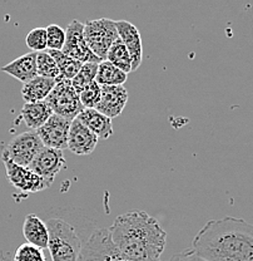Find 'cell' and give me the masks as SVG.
I'll return each mask as SVG.
<instances>
[{
    "mask_svg": "<svg viewBox=\"0 0 253 261\" xmlns=\"http://www.w3.org/2000/svg\"><path fill=\"white\" fill-rule=\"evenodd\" d=\"M192 249L207 261H253V224L232 216L209 220Z\"/></svg>",
    "mask_w": 253,
    "mask_h": 261,
    "instance_id": "6da1fadb",
    "label": "cell"
},
{
    "mask_svg": "<svg viewBox=\"0 0 253 261\" xmlns=\"http://www.w3.org/2000/svg\"><path fill=\"white\" fill-rule=\"evenodd\" d=\"M114 246L130 261H160L167 232L157 219L142 210L121 215L108 228Z\"/></svg>",
    "mask_w": 253,
    "mask_h": 261,
    "instance_id": "7a4b0ae2",
    "label": "cell"
},
{
    "mask_svg": "<svg viewBox=\"0 0 253 261\" xmlns=\"http://www.w3.org/2000/svg\"><path fill=\"white\" fill-rule=\"evenodd\" d=\"M47 227L51 261H79L83 244L74 226L63 219H50Z\"/></svg>",
    "mask_w": 253,
    "mask_h": 261,
    "instance_id": "3957f363",
    "label": "cell"
},
{
    "mask_svg": "<svg viewBox=\"0 0 253 261\" xmlns=\"http://www.w3.org/2000/svg\"><path fill=\"white\" fill-rule=\"evenodd\" d=\"M84 38L95 56L105 61L111 44L119 38L116 21L109 18L88 20L84 23Z\"/></svg>",
    "mask_w": 253,
    "mask_h": 261,
    "instance_id": "277c9868",
    "label": "cell"
},
{
    "mask_svg": "<svg viewBox=\"0 0 253 261\" xmlns=\"http://www.w3.org/2000/svg\"><path fill=\"white\" fill-rule=\"evenodd\" d=\"M45 102L51 108L54 114L73 121L84 110L80 102L79 93L73 87L72 81H55V87L50 92Z\"/></svg>",
    "mask_w": 253,
    "mask_h": 261,
    "instance_id": "5b68a950",
    "label": "cell"
},
{
    "mask_svg": "<svg viewBox=\"0 0 253 261\" xmlns=\"http://www.w3.org/2000/svg\"><path fill=\"white\" fill-rule=\"evenodd\" d=\"M44 148L39 136L35 130H26L15 136L3 151L2 157H7L12 162L23 167H29L33 160Z\"/></svg>",
    "mask_w": 253,
    "mask_h": 261,
    "instance_id": "8992f818",
    "label": "cell"
},
{
    "mask_svg": "<svg viewBox=\"0 0 253 261\" xmlns=\"http://www.w3.org/2000/svg\"><path fill=\"white\" fill-rule=\"evenodd\" d=\"M79 261H130L118 251L108 228L95 230L83 245Z\"/></svg>",
    "mask_w": 253,
    "mask_h": 261,
    "instance_id": "52a82bcc",
    "label": "cell"
},
{
    "mask_svg": "<svg viewBox=\"0 0 253 261\" xmlns=\"http://www.w3.org/2000/svg\"><path fill=\"white\" fill-rule=\"evenodd\" d=\"M63 53L81 63H98L103 62L88 47L84 38V24L74 19L70 21L65 31V44Z\"/></svg>",
    "mask_w": 253,
    "mask_h": 261,
    "instance_id": "ba28073f",
    "label": "cell"
},
{
    "mask_svg": "<svg viewBox=\"0 0 253 261\" xmlns=\"http://www.w3.org/2000/svg\"><path fill=\"white\" fill-rule=\"evenodd\" d=\"M5 167V175L10 185L24 194H35L43 190L49 189V185L39 175L32 171L29 167H23L8 160L7 157H2Z\"/></svg>",
    "mask_w": 253,
    "mask_h": 261,
    "instance_id": "9c48e42d",
    "label": "cell"
},
{
    "mask_svg": "<svg viewBox=\"0 0 253 261\" xmlns=\"http://www.w3.org/2000/svg\"><path fill=\"white\" fill-rule=\"evenodd\" d=\"M29 168L32 171H34L37 175H39L50 186L53 184L54 178L57 177V175L63 168H65V159L63 151L44 147L35 156V159L33 160Z\"/></svg>",
    "mask_w": 253,
    "mask_h": 261,
    "instance_id": "30bf717a",
    "label": "cell"
},
{
    "mask_svg": "<svg viewBox=\"0 0 253 261\" xmlns=\"http://www.w3.org/2000/svg\"><path fill=\"white\" fill-rule=\"evenodd\" d=\"M70 123H72V121H69V119L58 116V114H53L48 119L47 123L35 132L38 133L44 147L63 151V149L68 148V136H69Z\"/></svg>",
    "mask_w": 253,
    "mask_h": 261,
    "instance_id": "8fae6325",
    "label": "cell"
},
{
    "mask_svg": "<svg viewBox=\"0 0 253 261\" xmlns=\"http://www.w3.org/2000/svg\"><path fill=\"white\" fill-rule=\"evenodd\" d=\"M99 138L79 119H73L68 136V149L78 156H87L94 151Z\"/></svg>",
    "mask_w": 253,
    "mask_h": 261,
    "instance_id": "7c38bea8",
    "label": "cell"
},
{
    "mask_svg": "<svg viewBox=\"0 0 253 261\" xmlns=\"http://www.w3.org/2000/svg\"><path fill=\"white\" fill-rule=\"evenodd\" d=\"M100 102L95 107L108 118L113 119L123 112L128 102V92L123 86H103Z\"/></svg>",
    "mask_w": 253,
    "mask_h": 261,
    "instance_id": "4fadbf2b",
    "label": "cell"
},
{
    "mask_svg": "<svg viewBox=\"0 0 253 261\" xmlns=\"http://www.w3.org/2000/svg\"><path fill=\"white\" fill-rule=\"evenodd\" d=\"M117 31L122 42L124 43L132 58V72L140 67L143 61V44L140 33L137 27L128 20L116 21Z\"/></svg>",
    "mask_w": 253,
    "mask_h": 261,
    "instance_id": "5bb4252c",
    "label": "cell"
},
{
    "mask_svg": "<svg viewBox=\"0 0 253 261\" xmlns=\"http://www.w3.org/2000/svg\"><path fill=\"white\" fill-rule=\"evenodd\" d=\"M2 72L12 75L21 83H28L38 75L37 72V53L31 51L19 57L13 62L2 67Z\"/></svg>",
    "mask_w": 253,
    "mask_h": 261,
    "instance_id": "9a60e30c",
    "label": "cell"
},
{
    "mask_svg": "<svg viewBox=\"0 0 253 261\" xmlns=\"http://www.w3.org/2000/svg\"><path fill=\"white\" fill-rule=\"evenodd\" d=\"M23 235L28 244L34 245L42 250L48 249L49 232L47 224L37 215H26L23 224Z\"/></svg>",
    "mask_w": 253,
    "mask_h": 261,
    "instance_id": "2e32d148",
    "label": "cell"
},
{
    "mask_svg": "<svg viewBox=\"0 0 253 261\" xmlns=\"http://www.w3.org/2000/svg\"><path fill=\"white\" fill-rule=\"evenodd\" d=\"M77 119H79L84 126L88 127L98 138H104V140H107V138H109L113 135L111 119L108 118L104 114L98 112L97 110L84 108L78 114Z\"/></svg>",
    "mask_w": 253,
    "mask_h": 261,
    "instance_id": "e0dca14e",
    "label": "cell"
},
{
    "mask_svg": "<svg viewBox=\"0 0 253 261\" xmlns=\"http://www.w3.org/2000/svg\"><path fill=\"white\" fill-rule=\"evenodd\" d=\"M53 111L45 100L35 103H25L21 108L20 116L26 127L33 130H38L47 123V121L53 116Z\"/></svg>",
    "mask_w": 253,
    "mask_h": 261,
    "instance_id": "ac0fdd59",
    "label": "cell"
},
{
    "mask_svg": "<svg viewBox=\"0 0 253 261\" xmlns=\"http://www.w3.org/2000/svg\"><path fill=\"white\" fill-rule=\"evenodd\" d=\"M55 87V81L37 75L34 80L25 83L21 88V97L25 103L43 102L48 98L50 92Z\"/></svg>",
    "mask_w": 253,
    "mask_h": 261,
    "instance_id": "d6986e66",
    "label": "cell"
},
{
    "mask_svg": "<svg viewBox=\"0 0 253 261\" xmlns=\"http://www.w3.org/2000/svg\"><path fill=\"white\" fill-rule=\"evenodd\" d=\"M128 74L111 64L110 62L103 61L98 65V73L95 82L103 86H123L127 82Z\"/></svg>",
    "mask_w": 253,
    "mask_h": 261,
    "instance_id": "ffe728a7",
    "label": "cell"
},
{
    "mask_svg": "<svg viewBox=\"0 0 253 261\" xmlns=\"http://www.w3.org/2000/svg\"><path fill=\"white\" fill-rule=\"evenodd\" d=\"M48 53L53 57V59L55 61L57 65H58L59 69V80H68L72 81L75 75L78 74V72L80 70L83 63L79 61H75V59L70 58L69 56L63 53L62 50H51L48 49Z\"/></svg>",
    "mask_w": 253,
    "mask_h": 261,
    "instance_id": "44dd1931",
    "label": "cell"
},
{
    "mask_svg": "<svg viewBox=\"0 0 253 261\" xmlns=\"http://www.w3.org/2000/svg\"><path fill=\"white\" fill-rule=\"evenodd\" d=\"M105 61L110 62L111 64H114L117 68L123 70L127 74L129 72H132V58H130L129 51H128L124 43L121 40V38H118L111 44L109 50H108L107 59Z\"/></svg>",
    "mask_w": 253,
    "mask_h": 261,
    "instance_id": "7402d4cb",
    "label": "cell"
},
{
    "mask_svg": "<svg viewBox=\"0 0 253 261\" xmlns=\"http://www.w3.org/2000/svg\"><path fill=\"white\" fill-rule=\"evenodd\" d=\"M37 72L38 75L49 80L57 81L59 78L58 65L47 50L37 53Z\"/></svg>",
    "mask_w": 253,
    "mask_h": 261,
    "instance_id": "603a6c76",
    "label": "cell"
},
{
    "mask_svg": "<svg viewBox=\"0 0 253 261\" xmlns=\"http://www.w3.org/2000/svg\"><path fill=\"white\" fill-rule=\"evenodd\" d=\"M98 63H84L81 65L78 74L72 80V84L75 91L80 93L87 88L89 84L95 82V77L98 73Z\"/></svg>",
    "mask_w": 253,
    "mask_h": 261,
    "instance_id": "cb8c5ba5",
    "label": "cell"
},
{
    "mask_svg": "<svg viewBox=\"0 0 253 261\" xmlns=\"http://www.w3.org/2000/svg\"><path fill=\"white\" fill-rule=\"evenodd\" d=\"M25 43L29 49L35 53L45 51L48 49V35L47 28H34L28 33Z\"/></svg>",
    "mask_w": 253,
    "mask_h": 261,
    "instance_id": "d4e9b609",
    "label": "cell"
},
{
    "mask_svg": "<svg viewBox=\"0 0 253 261\" xmlns=\"http://www.w3.org/2000/svg\"><path fill=\"white\" fill-rule=\"evenodd\" d=\"M13 261H47V259L42 249L25 243L16 249Z\"/></svg>",
    "mask_w": 253,
    "mask_h": 261,
    "instance_id": "484cf974",
    "label": "cell"
},
{
    "mask_svg": "<svg viewBox=\"0 0 253 261\" xmlns=\"http://www.w3.org/2000/svg\"><path fill=\"white\" fill-rule=\"evenodd\" d=\"M79 97H80L81 105H83L84 108H92V110H95L98 103L100 102V97H102V88H100V86L97 83V82H93V83L89 84L84 91L80 92Z\"/></svg>",
    "mask_w": 253,
    "mask_h": 261,
    "instance_id": "4316f807",
    "label": "cell"
},
{
    "mask_svg": "<svg viewBox=\"0 0 253 261\" xmlns=\"http://www.w3.org/2000/svg\"><path fill=\"white\" fill-rule=\"evenodd\" d=\"M48 49L51 50H63L65 44V31L57 24L47 27Z\"/></svg>",
    "mask_w": 253,
    "mask_h": 261,
    "instance_id": "83f0119b",
    "label": "cell"
},
{
    "mask_svg": "<svg viewBox=\"0 0 253 261\" xmlns=\"http://www.w3.org/2000/svg\"><path fill=\"white\" fill-rule=\"evenodd\" d=\"M171 261H207L197 254L193 249H186L179 254H176Z\"/></svg>",
    "mask_w": 253,
    "mask_h": 261,
    "instance_id": "f1b7e54d",
    "label": "cell"
}]
</instances>
